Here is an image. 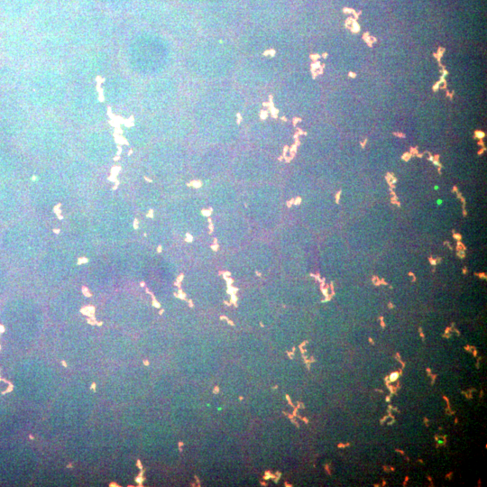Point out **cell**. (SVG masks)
Returning a JSON list of instances; mask_svg holds the SVG:
<instances>
[{
  "label": "cell",
  "instance_id": "cell-1",
  "mask_svg": "<svg viewBox=\"0 0 487 487\" xmlns=\"http://www.w3.org/2000/svg\"><path fill=\"white\" fill-rule=\"evenodd\" d=\"M122 48L129 75L145 80L169 73L178 58L175 42L161 30L149 27L138 28Z\"/></svg>",
  "mask_w": 487,
  "mask_h": 487
},
{
  "label": "cell",
  "instance_id": "cell-2",
  "mask_svg": "<svg viewBox=\"0 0 487 487\" xmlns=\"http://www.w3.org/2000/svg\"><path fill=\"white\" fill-rule=\"evenodd\" d=\"M240 55L235 41L228 35L205 34L189 45L185 69L199 79H224L234 75Z\"/></svg>",
  "mask_w": 487,
  "mask_h": 487
},
{
  "label": "cell",
  "instance_id": "cell-3",
  "mask_svg": "<svg viewBox=\"0 0 487 487\" xmlns=\"http://www.w3.org/2000/svg\"><path fill=\"white\" fill-rule=\"evenodd\" d=\"M69 89L60 67L41 61L26 69L20 96L32 112L46 114L63 107Z\"/></svg>",
  "mask_w": 487,
  "mask_h": 487
},
{
  "label": "cell",
  "instance_id": "cell-4",
  "mask_svg": "<svg viewBox=\"0 0 487 487\" xmlns=\"http://www.w3.org/2000/svg\"><path fill=\"white\" fill-rule=\"evenodd\" d=\"M233 86H213L197 96L192 113L198 122L239 126L247 97Z\"/></svg>",
  "mask_w": 487,
  "mask_h": 487
},
{
  "label": "cell",
  "instance_id": "cell-5",
  "mask_svg": "<svg viewBox=\"0 0 487 487\" xmlns=\"http://www.w3.org/2000/svg\"><path fill=\"white\" fill-rule=\"evenodd\" d=\"M64 32L75 50L109 46L116 33V16L102 8L76 11Z\"/></svg>",
  "mask_w": 487,
  "mask_h": 487
},
{
  "label": "cell",
  "instance_id": "cell-6",
  "mask_svg": "<svg viewBox=\"0 0 487 487\" xmlns=\"http://www.w3.org/2000/svg\"><path fill=\"white\" fill-rule=\"evenodd\" d=\"M68 120L83 127H96L109 117L110 108L105 103L96 82L70 86L63 106Z\"/></svg>",
  "mask_w": 487,
  "mask_h": 487
},
{
  "label": "cell",
  "instance_id": "cell-7",
  "mask_svg": "<svg viewBox=\"0 0 487 487\" xmlns=\"http://www.w3.org/2000/svg\"><path fill=\"white\" fill-rule=\"evenodd\" d=\"M115 53L109 46L75 50L60 66L70 86L96 82L111 72Z\"/></svg>",
  "mask_w": 487,
  "mask_h": 487
},
{
  "label": "cell",
  "instance_id": "cell-8",
  "mask_svg": "<svg viewBox=\"0 0 487 487\" xmlns=\"http://www.w3.org/2000/svg\"><path fill=\"white\" fill-rule=\"evenodd\" d=\"M23 23H7L3 27L0 54L5 62L28 69L42 60L39 37Z\"/></svg>",
  "mask_w": 487,
  "mask_h": 487
},
{
  "label": "cell",
  "instance_id": "cell-9",
  "mask_svg": "<svg viewBox=\"0 0 487 487\" xmlns=\"http://www.w3.org/2000/svg\"><path fill=\"white\" fill-rule=\"evenodd\" d=\"M195 14L203 35H227L246 22L244 0H207Z\"/></svg>",
  "mask_w": 487,
  "mask_h": 487
},
{
  "label": "cell",
  "instance_id": "cell-10",
  "mask_svg": "<svg viewBox=\"0 0 487 487\" xmlns=\"http://www.w3.org/2000/svg\"><path fill=\"white\" fill-rule=\"evenodd\" d=\"M180 92L178 77L169 72L146 80L139 90L137 104L142 114L155 115L176 107Z\"/></svg>",
  "mask_w": 487,
  "mask_h": 487
},
{
  "label": "cell",
  "instance_id": "cell-11",
  "mask_svg": "<svg viewBox=\"0 0 487 487\" xmlns=\"http://www.w3.org/2000/svg\"><path fill=\"white\" fill-rule=\"evenodd\" d=\"M75 13L74 0H41L26 24L38 37L60 33Z\"/></svg>",
  "mask_w": 487,
  "mask_h": 487
},
{
  "label": "cell",
  "instance_id": "cell-12",
  "mask_svg": "<svg viewBox=\"0 0 487 487\" xmlns=\"http://www.w3.org/2000/svg\"><path fill=\"white\" fill-rule=\"evenodd\" d=\"M66 132L64 124L59 118L42 115L32 119L23 133L32 152L51 153L61 147Z\"/></svg>",
  "mask_w": 487,
  "mask_h": 487
},
{
  "label": "cell",
  "instance_id": "cell-13",
  "mask_svg": "<svg viewBox=\"0 0 487 487\" xmlns=\"http://www.w3.org/2000/svg\"><path fill=\"white\" fill-rule=\"evenodd\" d=\"M276 58L249 55L240 59L234 73L238 87L245 90L261 91L273 79Z\"/></svg>",
  "mask_w": 487,
  "mask_h": 487
},
{
  "label": "cell",
  "instance_id": "cell-14",
  "mask_svg": "<svg viewBox=\"0 0 487 487\" xmlns=\"http://www.w3.org/2000/svg\"><path fill=\"white\" fill-rule=\"evenodd\" d=\"M97 86L102 98L112 110L137 103L140 88L133 77L125 72L113 69Z\"/></svg>",
  "mask_w": 487,
  "mask_h": 487
},
{
  "label": "cell",
  "instance_id": "cell-15",
  "mask_svg": "<svg viewBox=\"0 0 487 487\" xmlns=\"http://www.w3.org/2000/svg\"><path fill=\"white\" fill-rule=\"evenodd\" d=\"M172 41L190 45L202 34L195 10L177 3L170 7L160 29Z\"/></svg>",
  "mask_w": 487,
  "mask_h": 487
},
{
  "label": "cell",
  "instance_id": "cell-16",
  "mask_svg": "<svg viewBox=\"0 0 487 487\" xmlns=\"http://www.w3.org/2000/svg\"><path fill=\"white\" fill-rule=\"evenodd\" d=\"M32 114L18 93L0 89V133L7 137L23 133Z\"/></svg>",
  "mask_w": 487,
  "mask_h": 487
},
{
  "label": "cell",
  "instance_id": "cell-17",
  "mask_svg": "<svg viewBox=\"0 0 487 487\" xmlns=\"http://www.w3.org/2000/svg\"><path fill=\"white\" fill-rule=\"evenodd\" d=\"M174 0H138L131 14L143 27L160 30Z\"/></svg>",
  "mask_w": 487,
  "mask_h": 487
},
{
  "label": "cell",
  "instance_id": "cell-18",
  "mask_svg": "<svg viewBox=\"0 0 487 487\" xmlns=\"http://www.w3.org/2000/svg\"><path fill=\"white\" fill-rule=\"evenodd\" d=\"M246 22L272 28L280 17L282 0H244Z\"/></svg>",
  "mask_w": 487,
  "mask_h": 487
},
{
  "label": "cell",
  "instance_id": "cell-19",
  "mask_svg": "<svg viewBox=\"0 0 487 487\" xmlns=\"http://www.w3.org/2000/svg\"><path fill=\"white\" fill-rule=\"evenodd\" d=\"M115 140L112 133L103 128L89 131L84 141V151L93 161L104 163L115 153Z\"/></svg>",
  "mask_w": 487,
  "mask_h": 487
},
{
  "label": "cell",
  "instance_id": "cell-20",
  "mask_svg": "<svg viewBox=\"0 0 487 487\" xmlns=\"http://www.w3.org/2000/svg\"><path fill=\"white\" fill-rule=\"evenodd\" d=\"M41 60L48 64L60 67L73 53L65 32L39 37Z\"/></svg>",
  "mask_w": 487,
  "mask_h": 487
},
{
  "label": "cell",
  "instance_id": "cell-21",
  "mask_svg": "<svg viewBox=\"0 0 487 487\" xmlns=\"http://www.w3.org/2000/svg\"><path fill=\"white\" fill-rule=\"evenodd\" d=\"M41 0H0V18L7 23H26Z\"/></svg>",
  "mask_w": 487,
  "mask_h": 487
},
{
  "label": "cell",
  "instance_id": "cell-22",
  "mask_svg": "<svg viewBox=\"0 0 487 487\" xmlns=\"http://www.w3.org/2000/svg\"><path fill=\"white\" fill-rule=\"evenodd\" d=\"M138 0H97L100 7L114 16L131 14Z\"/></svg>",
  "mask_w": 487,
  "mask_h": 487
},
{
  "label": "cell",
  "instance_id": "cell-23",
  "mask_svg": "<svg viewBox=\"0 0 487 487\" xmlns=\"http://www.w3.org/2000/svg\"><path fill=\"white\" fill-rule=\"evenodd\" d=\"M18 158L6 144L0 142V174L11 171L16 166Z\"/></svg>",
  "mask_w": 487,
  "mask_h": 487
},
{
  "label": "cell",
  "instance_id": "cell-24",
  "mask_svg": "<svg viewBox=\"0 0 487 487\" xmlns=\"http://www.w3.org/2000/svg\"><path fill=\"white\" fill-rule=\"evenodd\" d=\"M206 1L207 0H174L175 3L194 10L203 5Z\"/></svg>",
  "mask_w": 487,
  "mask_h": 487
},
{
  "label": "cell",
  "instance_id": "cell-25",
  "mask_svg": "<svg viewBox=\"0 0 487 487\" xmlns=\"http://www.w3.org/2000/svg\"><path fill=\"white\" fill-rule=\"evenodd\" d=\"M466 246L461 242V241H457V244H456V247H455V250L456 251H466Z\"/></svg>",
  "mask_w": 487,
  "mask_h": 487
},
{
  "label": "cell",
  "instance_id": "cell-26",
  "mask_svg": "<svg viewBox=\"0 0 487 487\" xmlns=\"http://www.w3.org/2000/svg\"><path fill=\"white\" fill-rule=\"evenodd\" d=\"M456 255L461 258V259H464L465 257V252L464 251H456Z\"/></svg>",
  "mask_w": 487,
  "mask_h": 487
},
{
  "label": "cell",
  "instance_id": "cell-27",
  "mask_svg": "<svg viewBox=\"0 0 487 487\" xmlns=\"http://www.w3.org/2000/svg\"><path fill=\"white\" fill-rule=\"evenodd\" d=\"M456 195H457V198L461 200V202H462L464 205H465V199H464V198L462 196V194H461L459 191H457V192H456Z\"/></svg>",
  "mask_w": 487,
  "mask_h": 487
},
{
  "label": "cell",
  "instance_id": "cell-28",
  "mask_svg": "<svg viewBox=\"0 0 487 487\" xmlns=\"http://www.w3.org/2000/svg\"><path fill=\"white\" fill-rule=\"evenodd\" d=\"M453 237H454L456 241H461V239H462V235H461L460 234H458V233H455V232L453 234Z\"/></svg>",
  "mask_w": 487,
  "mask_h": 487
},
{
  "label": "cell",
  "instance_id": "cell-29",
  "mask_svg": "<svg viewBox=\"0 0 487 487\" xmlns=\"http://www.w3.org/2000/svg\"><path fill=\"white\" fill-rule=\"evenodd\" d=\"M484 136V133L477 131L475 132V137L482 138Z\"/></svg>",
  "mask_w": 487,
  "mask_h": 487
},
{
  "label": "cell",
  "instance_id": "cell-30",
  "mask_svg": "<svg viewBox=\"0 0 487 487\" xmlns=\"http://www.w3.org/2000/svg\"><path fill=\"white\" fill-rule=\"evenodd\" d=\"M428 261H429V262H430L431 265H433V266H436V259L432 258L431 256L428 257Z\"/></svg>",
  "mask_w": 487,
  "mask_h": 487
},
{
  "label": "cell",
  "instance_id": "cell-31",
  "mask_svg": "<svg viewBox=\"0 0 487 487\" xmlns=\"http://www.w3.org/2000/svg\"><path fill=\"white\" fill-rule=\"evenodd\" d=\"M342 191L339 190L335 195V202L338 204Z\"/></svg>",
  "mask_w": 487,
  "mask_h": 487
},
{
  "label": "cell",
  "instance_id": "cell-32",
  "mask_svg": "<svg viewBox=\"0 0 487 487\" xmlns=\"http://www.w3.org/2000/svg\"><path fill=\"white\" fill-rule=\"evenodd\" d=\"M474 275H477L479 276L481 279H486V274L484 272H481V273H476L474 272Z\"/></svg>",
  "mask_w": 487,
  "mask_h": 487
},
{
  "label": "cell",
  "instance_id": "cell-33",
  "mask_svg": "<svg viewBox=\"0 0 487 487\" xmlns=\"http://www.w3.org/2000/svg\"><path fill=\"white\" fill-rule=\"evenodd\" d=\"M410 157H411L410 154L405 153V154L402 156V159L405 160V161H409Z\"/></svg>",
  "mask_w": 487,
  "mask_h": 487
},
{
  "label": "cell",
  "instance_id": "cell-34",
  "mask_svg": "<svg viewBox=\"0 0 487 487\" xmlns=\"http://www.w3.org/2000/svg\"><path fill=\"white\" fill-rule=\"evenodd\" d=\"M301 202V198L300 197H298L295 200H294V204L296 205H299Z\"/></svg>",
  "mask_w": 487,
  "mask_h": 487
},
{
  "label": "cell",
  "instance_id": "cell-35",
  "mask_svg": "<svg viewBox=\"0 0 487 487\" xmlns=\"http://www.w3.org/2000/svg\"><path fill=\"white\" fill-rule=\"evenodd\" d=\"M462 208H463V216H467V211L465 209V205L463 204Z\"/></svg>",
  "mask_w": 487,
  "mask_h": 487
},
{
  "label": "cell",
  "instance_id": "cell-36",
  "mask_svg": "<svg viewBox=\"0 0 487 487\" xmlns=\"http://www.w3.org/2000/svg\"><path fill=\"white\" fill-rule=\"evenodd\" d=\"M444 244H445V245H447L448 248H449V250H451V251L453 250V247L450 245L449 242L445 241V242H444Z\"/></svg>",
  "mask_w": 487,
  "mask_h": 487
},
{
  "label": "cell",
  "instance_id": "cell-37",
  "mask_svg": "<svg viewBox=\"0 0 487 487\" xmlns=\"http://www.w3.org/2000/svg\"><path fill=\"white\" fill-rule=\"evenodd\" d=\"M409 275L413 277L412 281H415V280H416V277H415V275L413 274V272H411V271L409 272Z\"/></svg>",
  "mask_w": 487,
  "mask_h": 487
},
{
  "label": "cell",
  "instance_id": "cell-38",
  "mask_svg": "<svg viewBox=\"0 0 487 487\" xmlns=\"http://www.w3.org/2000/svg\"><path fill=\"white\" fill-rule=\"evenodd\" d=\"M452 191L456 193L458 191V188L454 186Z\"/></svg>",
  "mask_w": 487,
  "mask_h": 487
},
{
  "label": "cell",
  "instance_id": "cell-39",
  "mask_svg": "<svg viewBox=\"0 0 487 487\" xmlns=\"http://www.w3.org/2000/svg\"><path fill=\"white\" fill-rule=\"evenodd\" d=\"M436 264L439 263V262H442V258L437 257V258L436 259Z\"/></svg>",
  "mask_w": 487,
  "mask_h": 487
},
{
  "label": "cell",
  "instance_id": "cell-40",
  "mask_svg": "<svg viewBox=\"0 0 487 487\" xmlns=\"http://www.w3.org/2000/svg\"><path fill=\"white\" fill-rule=\"evenodd\" d=\"M462 272L464 274H465L467 272V268L465 266L463 268Z\"/></svg>",
  "mask_w": 487,
  "mask_h": 487
},
{
  "label": "cell",
  "instance_id": "cell-41",
  "mask_svg": "<svg viewBox=\"0 0 487 487\" xmlns=\"http://www.w3.org/2000/svg\"><path fill=\"white\" fill-rule=\"evenodd\" d=\"M484 151H485V148L480 150V151L478 152V155H481Z\"/></svg>",
  "mask_w": 487,
  "mask_h": 487
},
{
  "label": "cell",
  "instance_id": "cell-42",
  "mask_svg": "<svg viewBox=\"0 0 487 487\" xmlns=\"http://www.w3.org/2000/svg\"><path fill=\"white\" fill-rule=\"evenodd\" d=\"M380 281H381V284H384V285L388 284L383 279L380 280Z\"/></svg>",
  "mask_w": 487,
  "mask_h": 487
},
{
  "label": "cell",
  "instance_id": "cell-43",
  "mask_svg": "<svg viewBox=\"0 0 487 487\" xmlns=\"http://www.w3.org/2000/svg\"><path fill=\"white\" fill-rule=\"evenodd\" d=\"M394 134L397 135V136H400V137H405V135H404V134H401V133H395Z\"/></svg>",
  "mask_w": 487,
  "mask_h": 487
},
{
  "label": "cell",
  "instance_id": "cell-44",
  "mask_svg": "<svg viewBox=\"0 0 487 487\" xmlns=\"http://www.w3.org/2000/svg\"><path fill=\"white\" fill-rule=\"evenodd\" d=\"M62 364H63L65 367H67V364H66V363H65L64 361H62Z\"/></svg>",
  "mask_w": 487,
  "mask_h": 487
},
{
  "label": "cell",
  "instance_id": "cell-45",
  "mask_svg": "<svg viewBox=\"0 0 487 487\" xmlns=\"http://www.w3.org/2000/svg\"><path fill=\"white\" fill-rule=\"evenodd\" d=\"M480 145H483V142L482 141L479 142Z\"/></svg>",
  "mask_w": 487,
  "mask_h": 487
},
{
  "label": "cell",
  "instance_id": "cell-46",
  "mask_svg": "<svg viewBox=\"0 0 487 487\" xmlns=\"http://www.w3.org/2000/svg\"><path fill=\"white\" fill-rule=\"evenodd\" d=\"M0 20H1V18H0ZM2 29H3V27L0 25V33H1V32H2Z\"/></svg>",
  "mask_w": 487,
  "mask_h": 487
},
{
  "label": "cell",
  "instance_id": "cell-47",
  "mask_svg": "<svg viewBox=\"0 0 487 487\" xmlns=\"http://www.w3.org/2000/svg\"><path fill=\"white\" fill-rule=\"evenodd\" d=\"M389 307H390V308H392L393 306H392V304L390 303V304H389Z\"/></svg>",
  "mask_w": 487,
  "mask_h": 487
}]
</instances>
